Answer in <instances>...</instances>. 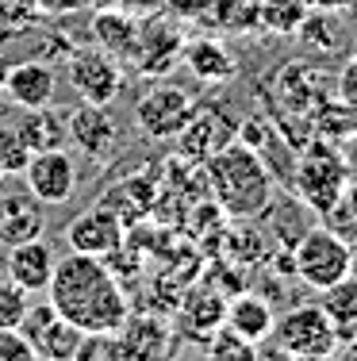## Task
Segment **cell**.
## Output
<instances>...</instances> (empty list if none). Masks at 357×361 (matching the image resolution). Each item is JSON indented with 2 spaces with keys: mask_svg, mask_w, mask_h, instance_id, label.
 <instances>
[{
  "mask_svg": "<svg viewBox=\"0 0 357 361\" xmlns=\"http://www.w3.org/2000/svg\"><path fill=\"white\" fill-rule=\"evenodd\" d=\"M31 154H35V150H31L27 139L15 131V123L12 127L0 123V173H4V177H23Z\"/></svg>",
  "mask_w": 357,
  "mask_h": 361,
  "instance_id": "cell-25",
  "label": "cell"
},
{
  "mask_svg": "<svg viewBox=\"0 0 357 361\" xmlns=\"http://www.w3.org/2000/svg\"><path fill=\"white\" fill-rule=\"evenodd\" d=\"M70 85L84 104L112 108V100L123 89V70H119L115 54H108L104 47H84L73 50L70 58Z\"/></svg>",
  "mask_w": 357,
  "mask_h": 361,
  "instance_id": "cell-7",
  "label": "cell"
},
{
  "mask_svg": "<svg viewBox=\"0 0 357 361\" xmlns=\"http://www.w3.org/2000/svg\"><path fill=\"white\" fill-rule=\"evenodd\" d=\"M203 166H208V188L215 196V204L223 208V216L253 219L269 208L273 173L261 161V154H253L246 142H227Z\"/></svg>",
  "mask_w": 357,
  "mask_h": 361,
  "instance_id": "cell-2",
  "label": "cell"
},
{
  "mask_svg": "<svg viewBox=\"0 0 357 361\" xmlns=\"http://www.w3.org/2000/svg\"><path fill=\"white\" fill-rule=\"evenodd\" d=\"M73 361H127L119 334H84Z\"/></svg>",
  "mask_w": 357,
  "mask_h": 361,
  "instance_id": "cell-28",
  "label": "cell"
},
{
  "mask_svg": "<svg viewBox=\"0 0 357 361\" xmlns=\"http://www.w3.org/2000/svg\"><path fill=\"white\" fill-rule=\"evenodd\" d=\"M65 127H70V139L77 142L92 161H104L119 142V127L112 123L108 108H96V104H81L70 119H65Z\"/></svg>",
  "mask_w": 357,
  "mask_h": 361,
  "instance_id": "cell-14",
  "label": "cell"
},
{
  "mask_svg": "<svg viewBox=\"0 0 357 361\" xmlns=\"http://www.w3.org/2000/svg\"><path fill=\"white\" fill-rule=\"evenodd\" d=\"M215 20L231 31H250L258 27V0H211Z\"/></svg>",
  "mask_w": 357,
  "mask_h": 361,
  "instance_id": "cell-27",
  "label": "cell"
},
{
  "mask_svg": "<svg viewBox=\"0 0 357 361\" xmlns=\"http://www.w3.org/2000/svg\"><path fill=\"white\" fill-rule=\"evenodd\" d=\"M292 185H296V196H300L311 212H322V216H327L334 204H342L346 185H350V166H346V158L338 150L315 146V150H308L296 161Z\"/></svg>",
  "mask_w": 357,
  "mask_h": 361,
  "instance_id": "cell-4",
  "label": "cell"
},
{
  "mask_svg": "<svg viewBox=\"0 0 357 361\" xmlns=\"http://www.w3.org/2000/svg\"><path fill=\"white\" fill-rule=\"evenodd\" d=\"M208 361H258V342L234 334L231 326H219L208 338Z\"/></svg>",
  "mask_w": 357,
  "mask_h": 361,
  "instance_id": "cell-24",
  "label": "cell"
},
{
  "mask_svg": "<svg viewBox=\"0 0 357 361\" xmlns=\"http://www.w3.org/2000/svg\"><path fill=\"white\" fill-rule=\"evenodd\" d=\"M84 4H96V8H112L115 0H84Z\"/></svg>",
  "mask_w": 357,
  "mask_h": 361,
  "instance_id": "cell-36",
  "label": "cell"
},
{
  "mask_svg": "<svg viewBox=\"0 0 357 361\" xmlns=\"http://www.w3.org/2000/svg\"><path fill=\"white\" fill-rule=\"evenodd\" d=\"M31 307V292H23L15 281H0V331H15Z\"/></svg>",
  "mask_w": 357,
  "mask_h": 361,
  "instance_id": "cell-26",
  "label": "cell"
},
{
  "mask_svg": "<svg viewBox=\"0 0 357 361\" xmlns=\"http://www.w3.org/2000/svg\"><path fill=\"white\" fill-rule=\"evenodd\" d=\"M181 58H184V66L192 70V77H200V81H208V85H223V81H231V77L238 73L234 54L219 39H192V42H184Z\"/></svg>",
  "mask_w": 357,
  "mask_h": 361,
  "instance_id": "cell-18",
  "label": "cell"
},
{
  "mask_svg": "<svg viewBox=\"0 0 357 361\" xmlns=\"http://www.w3.org/2000/svg\"><path fill=\"white\" fill-rule=\"evenodd\" d=\"M31 4L42 16H73L77 8H84V0H31Z\"/></svg>",
  "mask_w": 357,
  "mask_h": 361,
  "instance_id": "cell-31",
  "label": "cell"
},
{
  "mask_svg": "<svg viewBox=\"0 0 357 361\" xmlns=\"http://www.w3.org/2000/svg\"><path fill=\"white\" fill-rule=\"evenodd\" d=\"M15 131L27 139L31 150H58L70 139V127H65L62 111H50L46 108H23L20 119H15Z\"/></svg>",
  "mask_w": 357,
  "mask_h": 361,
  "instance_id": "cell-20",
  "label": "cell"
},
{
  "mask_svg": "<svg viewBox=\"0 0 357 361\" xmlns=\"http://www.w3.org/2000/svg\"><path fill=\"white\" fill-rule=\"evenodd\" d=\"M342 204L353 212V219H357V177H350V185H346V196H342Z\"/></svg>",
  "mask_w": 357,
  "mask_h": 361,
  "instance_id": "cell-33",
  "label": "cell"
},
{
  "mask_svg": "<svg viewBox=\"0 0 357 361\" xmlns=\"http://www.w3.org/2000/svg\"><path fill=\"white\" fill-rule=\"evenodd\" d=\"M58 77L46 62H15L4 70V92L15 108H46L54 100Z\"/></svg>",
  "mask_w": 357,
  "mask_h": 361,
  "instance_id": "cell-13",
  "label": "cell"
},
{
  "mask_svg": "<svg viewBox=\"0 0 357 361\" xmlns=\"http://www.w3.org/2000/svg\"><path fill=\"white\" fill-rule=\"evenodd\" d=\"M0 265H4V246H0Z\"/></svg>",
  "mask_w": 357,
  "mask_h": 361,
  "instance_id": "cell-39",
  "label": "cell"
},
{
  "mask_svg": "<svg viewBox=\"0 0 357 361\" xmlns=\"http://www.w3.org/2000/svg\"><path fill=\"white\" fill-rule=\"evenodd\" d=\"M192 111H196V100L184 89H177V85H154L134 104V127L154 142L177 139V131L192 119Z\"/></svg>",
  "mask_w": 357,
  "mask_h": 361,
  "instance_id": "cell-6",
  "label": "cell"
},
{
  "mask_svg": "<svg viewBox=\"0 0 357 361\" xmlns=\"http://www.w3.org/2000/svg\"><path fill=\"white\" fill-rule=\"evenodd\" d=\"M20 334L31 342V350H35L39 361H73V354H77V346L84 338L65 315H58L54 304L27 307V315H23V323H20Z\"/></svg>",
  "mask_w": 357,
  "mask_h": 361,
  "instance_id": "cell-8",
  "label": "cell"
},
{
  "mask_svg": "<svg viewBox=\"0 0 357 361\" xmlns=\"http://www.w3.org/2000/svg\"><path fill=\"white\" fill-rule=\"evenodd\" d=\"M346 166H350V169H357V135L350 139V154H346Z\"/></svg>",
  "mask_w": 357,
  "mask_h": 361,
  "instance_id": "cell-34",
  "label": "cell"
},
{
  "mask_svg": "<svg viewBox=\"0 0 357 361\" xmlns=\"http://www.w3.org/2000/svg\"><path fill=\"white\" fill-rule=\"evenodd\" d=\"M27 192L39 204H70L77 192V161L58 146V150H35L23 169Z\"/></svg>",
  "mask_w": 357,
  "mask_h": 361,
  "instance_id": "cell-9",
  "label": "cell"
},
{
  "mask_svg": "<svg viewBox=\"0 0 357 361\" xmlns=\"http://www.w3.org/2000/svg\"><path fill=\"white\" fill-rule=\"evenodd\" d=\"M258 361H292V354H288L284 346H277L273 338H261L258 342Z\"/></svg>",
  "mask_w": 357,
  "mask_h": 361,
  "instance_id": "cell-32",
  "label": "cell"
},
{
  "mask_svg": "<svg viewBox=\"0 0 357 361\" xmlns=\"http://www.w3.org/2000/svg\"><path fill=\"white\" fill-rule=\"evenodd\" d=\"M273 307H269V300H261L258 292H238L234 300H227V315H223V326H231L234 334H242V338L250 342H261L273 334Z\"/></svg>",
  "mask_w": 357,
  "mask_h": 361,
  "instance_id": "cell-17",
  "label": "cell"
},
{
  "mask_svg": "<svg viewBox=\"0 0 357 361\" xmlns=\"http://www.w3.org/2000/svg\"><path fill=\"white\" fill-rule=\"evenodd\" d=\"M127 361H169L173 357V331L154 319H127L119 326Z\"/></svg>",
  "mask_w": 357,
  "mask_h": 361,
  "instance_id": "cell-16",
  "label": "cell"
},
{
  "mask_svg": "<svg viewBox=\"0 0 357 361\" xmlns=\"http://www.w3.org/2000/svg\"><path fill=\"white\" fill-rule=\"evenodd\" d=\"M92 35L96 42L108 50V54H134V47H139V20H131L127 12H119V8H96V20H92Z\"/></svg>",
  "mask_w": 357,
  "mask_h": 361,
  "instance_id": "cell-21",
  "label": "cell"
},
{
  "mask_svg": "<svg viewBox=\"0 0 357 361\" xmlns=\"http://www.w3.org/2000/svg\"><path fill=\"white\" fill-rule=\"evenodd\" d=\"M338 100H342V108L357 116V70L353 66H346L342 77H338Z\"/></svg>",
  "mask_w": 357,
  "mask_h": 361,
  "instance_id": "cell-30",
  "label": "cell"
},
{
  "mask_svg": "<svg viewBox=\"0 0 357 361\" xmlns=\"http://www.w3.org/2000/svg\"><path fill=\"white\" fill-rule=\"evenodd\" d=\"M308 12L311 0H258V27L269 35H296Z\"/></svg>",
  "mask_w": 357,
  "mask_h": 361,
  "instance_id": "cell-23",
  "label": "cell"
},
{
  "mask_svg": "<svg viewBox=\"0 0 357 361\" xmlns=\"http://www.w3.org/2000/svg\"><path fill=\"white\" fill-rule=\"evenodd\" d=\"M177 142H181V154L192 161H208L211 154H219L227 142H234V123L223 116L219 108H200L192 111V119L177 131Z\"/></svg>",
  "mask_w": 357,
  "mask_h": 361,
  "instance_id": "cell-11",
  "label": "cell"
},
{
  "mask_svg": "<svg viewBox=\"0 0 357 361\" xmlns=\"http://www.w3.org/2000/svg\"><path fill=\"white\" fill-rule=\"evenodd\" d=\"M4 185H8V177H4V173H0V192H4Z\"/></svg>",
  "mask_w": 357,
  "mask_h": 361,
  "instance_id": "cell-38",
  "label": "cell"
},
{
  "mask_svg": "<svg viewBox=\"0 0 357 361\" xmlns=\"http://www.w3.org/2000/svg\"><path fill=\"white\" fill-rule=\"evenodd\" d=\"M350 66H353V70H357V47H353V54H350Z\"/></svg>",
  "mask_w": 357,
  "mask_h": 361,
  "instance_id": "cell-37",
  "label": "cell"
},
{
  "mask_svg": "<svg viewBox=\"0 0 357 361\" xmlns=\"http://www.w3.org/2000/svg\"><path fill=\"white\" fill-rule=\"evenodd\" d=\"M54 250H50L46 238H31V243H15L8 246L4 254V269H8V281H15L23 292H46L50 277H54Z\"/></svg>",
  "mask_w": 357,
  "mask_h": 361,
  "instance_id": "cell-12",
  "label": "cell"
},
{
  "mask_svg": "<svg viewBox=\"0 0 357 361\" xmlns=\"http://www.w3.org/2000/svg\"><path fill=\"white\" fill-rule=\"evenodd\" d=\"M292 361H338L334 354H319V357H292Z\"/></svg>",
  "mask_w": 357,
  "mask_h": 361,
  "instance_id": "cell-35",
  "label": "cell"
},
{
  "mask_svg": "<svg viewBox=\"0 0 357 361\" xmlns=\"http://www.w3.org/2000/svg\"><path fill=\"white\" fill-rule=\"evenodd\" d=\"M269 338H273L277 346H284L292 357H319V354H334V350L342 346L338 326L330 323V315L322 312L319 304H303V307L284 312L273 323V334H269Z\"/></svg>",
  "mask_w": 357,
  "mask_h": 361,
  "instance_id": "cell-5",
  "label": "cell"
},
{
  "mask_svg": "<svg viewBox=\"0 0 357 361\" xmlns=\"http://www.w3.org/2000/svg\"><path fill=\"white\" fill-rule=\"evenodd\" d=\"M223 315H227V300L219 296L215 288H200V292H189V296L181 300L177 323H181V331L192 334V338H211V334L223 326Z\"/></svg>",
  "mask_w": 357,
  "mask_h": 361,
  "instance_id": "cell-19",
  "label": "cell"
},
{
  "mask_svg": "<svg viewBox=\"0 0 357 361\" xmlns=\"http://www.w3.org/2000/svg\"><path fill=\"white\" fill-rule=\"evenodd\" d=\"M42 231H46V212H42V204L35 196L0 192V246L31 243V238H42Z\"/></svg>",
  "mask_w": 357,
  "mask_h": 361,
  "instance_id": "cell-15",
  "label": "cell"
},
{
  "mask_svg": "<svg viewBox=\"0 0 357 361\" xmlns=\"http://www.w3.org/2000/svg\"><path fill=\"white\" fill-rule=\"evenodd\" d=\"M50 304L65 315L81 334H119V326L131 319L123 285L104 257L70 254L54 262V277L46 285Z\"/></svg>",
  "mask_w": 357,
  "mask_h": 361,
  "instance_id": "cell-1",
  "label": "cell"
},
{
  "mask_svg": "<svg viewBox=\"0 0 357 361\" xmlns=\"http://www.w3.org/2000/svg\"><path fill=\"white\" fill-rule=\"evenodd\" d=\"M127 227L108 204H92V208L77 212V219H70L65 227V243L73 254H92V257H108L123 243Z\"/></svg>",
  "mask_w": 357,
  "mask_h": 361,
  "instance_id": "cell-10",
  "label": "cell"
},
{
  "mask_svg": "<svg viewBox=\"0 0 357 361\" xmlns=\"http://www.w3.org/2000/svg\"><path fill=\"white\" fill-rule=\"evenodd\" d=\"M350 269H353V246L342 235H334L327 223L303 231L292 250V273H300L303 285H311L319 292L330 288L334 281L350 277Z\"/></svg>",
  "mask_w": 357,
  "mask_h": 361,
  "instance_id": "cell-3",
  "label": "cell"
},
{
  "mask_svg": "<svg viewBox=\"0 0 357 361\" xmlns=\"http://www.w3.org/2000/svg\"><path fill=\"white\" fill-rule=\"evenodd\" d=\"M0 361H39L31 342L20 334V326L15 331H0Z\"/></svg>",
  "mask_w": 357,
  "mask_h": 361,
  "instance_id": "cell-29",
  "label": "cell"
},
{
  "mask_svg": "<svg viewBox=\"0 0 357 361\" xmlns=\"http://www.w3.org/2000/svg\"><path fill=\"white\" fill-rule=\"evenodd\" d=\"M319 307L330 315V323L338 326V338L357 334V277L353 273L342 277V281H334L330 288H322Z\"/></svg>",
  "mask_w": 357,
  "mask_h": 361,
  "instance_id": "cell-22",
  "label": "cell"
}]
</instances>
